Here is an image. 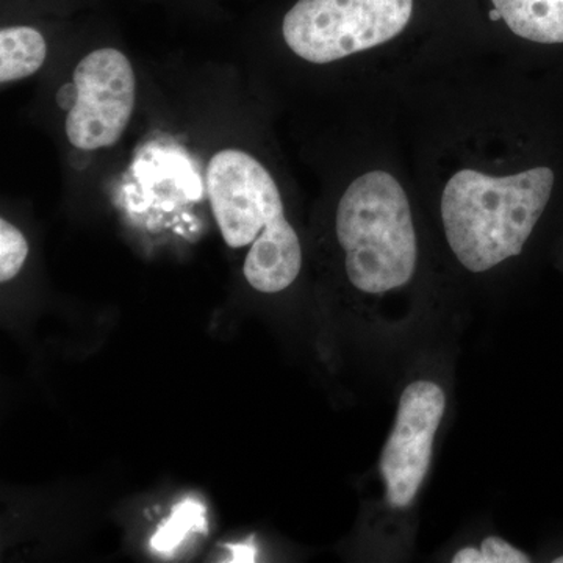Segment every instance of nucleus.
I'll use <instances>...</instances> for the list:
<instances>
[{
  "instance_id": "nucleus-1",
  "label": "nucleus",
  "mask_w": 563,
  "mask_h": 563,
  "mask_svg": "<svg viewBox=\"0 0 563 563\" xmlns=\"http://www.w3.org/2000/svg\"><path fill=\"white\" fill-rule=\"evenodd\" d=\"M206 179L225 244L251 246L243 266L251 287L268 295L287 290L301 273L302 247L272 174L247 152L224 150L211 157Z\"/></svg>"
},
{
  "instance_id": "nucleus-2",
  "label": "nucleus",
  "mask_w": 563,
  "mask_h": 563,
  "mask_svg": "<svg viewBox=\"0 0 563 563\" xmlns=\"http://www.w3.org/2000/svg\"><path fill=\"white\" fill-rule=\"evenodd\" d=\"M555 173L536 166L493 177L461 169L444 187L446 242L463 268L485 273L518 257L553 198Z\"/></svg>"
},
{
  "instance_id": "nucleus-3",
  "label": "nucleus",
  "mask_w": 563,
  "mask_h": 563,
  "mask_svg": "<svg viewBox=\"0 0 563 563\" xmlns=\"http://www.w3.org/2000/svg\"><path fill=\"white\" fill-rule=\"evenodd\" d=\"M336 240L347 279L365 295L406 287L418 265V239L409 198L385 172L357 177L340 199Z\"/></svg>"
},
{
  "instance_id": "nucleus-4",
  "label": "nucleus",
  "mask_w": 563,
  "mask_h": 563,
  "mask_svg": "<svg viewBox=\"0 0 563 563\" xmlns=\"http://www.w3.org/2000/svg\"><path fill=\"white\" fill-rule=\"evenodd\" d=\"M412 13L413 0H298L282 35L302 60L328 65L401 35Z\"/></svg>"
},
{
  "instance_id": "nucleus-5",
  "label": "nucleus",
  "mask_w": 563,
  "mask_h": 563,
  "mask_svg": "<svg viewBox=\"0 0 563 563\" xmlns=\"http://www.w3.org/2000/svg\"><path fill=\"white\" fill-rule=\"evenodd\" d=\"M446 412V393L433 380H415L399 398L395 426L380 454L385 499L391 509L412 506L431 470L433 442Z\"/></svg>"
},
{
  "instance_id": "nucleus-6",
  "label": "nucleus",
  "mask_w": 563,
  "mask_h": 563,
  "mask_svg": "<svg viewBox=\"0 0 563 563\" xmlns=\"http://www.w3.org/2000/svg\"><path fill=\"white\" fill-rule=\"evenodd\" d=\"M79 98L66 117V136L74 147L96 151L114 146L135 109L132 63L117 49L91 52L73 74Z\"/></svg>"
},
{
  "instance_id": "nucleus-7",
  "label": "nucleus",
  "mask_w": 563,
  "mask_h": 563,
  "mask_svg": "<svg viewBox=\"0 0 563 563\" xmlns=\"http://www.w3.org/2000/svg\"><path fill=\"white\" fill-rule=\"evenodd\" d=\"M496 16L520 38L563 44V0H492Z\"/></svg>"
},
{
  "instance_id": "nucleus-8",
  "label": "nucleus",
  "mask_w": 563,
  "mask_h": 563,
  "mask_svg": "<svg viewBox=\"0 0 563 563\" xmlns=\"http://www.w3.org/2000/svg\"><path fill=\"white\" fill-rule=\"evenodd\" d=\"M47 44L36 29L18 25L0 32V81L27 79L44 65Z\"/></svg>"
},
{
  "instance_id": "nucleus-9",
  "label": "nucleus",
  "mask_w": 563,
  "mask_h": 563,
  "mask_svg": "<svg viewBox=\"0 0 563 563\" xmlns=\"http://www.w3.org/2000/svg\"><path fill=\"white\" fill-rule=\"evenodd\" d=\"M206 507L196 499H185L174 507L172 517L158 528L151 544L161 553H172L191 531H206Z\"/></svg>"
},
{
  "instance_id": "nucleus-10",
  "label": "nucleus",
  "mask_w": 563,
  "mask_h": 563,
  "mask_svg": "<svg viewBox=\"0 0 563 563\" xmlns=\"http://www.w3.org/2000/svg\"><path fill=\"white\" fill-rule=\"evenodd\" d=\"M532 559L501 537L490 536L479 547H465L453 555V563H529Z\"/></svg>"
},
{
  "instance_id": "nucleus-11",
  "label": "nucleus",
  "mask_w": 563,
  "mask_h": 563,
  "mask_svg": "<svg viewBox=\"0 0 563 563\" xmlns=\"http://www.w3.org/2000/svg\"><path fill=\"white\" fill-rule=\"evenodd\" d=\"M29 243L20 229L11 222L0 220V282L5 284L20 274L27 261Z\"/></svg>"
},
{
  "instance_id": "nucleus-12",
  "label": "nucleus",
  "mask_w": 563,
  "mask_h": 563,
  "mask_svg": "<svg viewBox=\"0 0 563 563\" xmlns=\"http://www.w3.org/2000/svg\"><path fill=\"white\" fill-rule=\"evenodd\" d=\"M77 98H79V91H77L76 84L63 85L60 90L57 91V106L62 110L70 111L76 106Z\"/></svg>"
},
{
  "instance_id": "nucleus-13",
  "label": "nucleus",
  "mask_w": 563,
  "mask_h": 563,
  "mask_svg": "<svg viewBox=\"0 0 563 563\" xmlns=\"http://www.w3.org/2000/svg\"><path fill=\"white\" fill-rule=\"evenodd\" d=\"M231 550V562H255L257 550L252 543L228 544Z\"/></svg>"
},
{
  "instance_id": "nucleus-14",
  "label": "nucleus",
  "mask_w": 563,
  "mask_h": 563,
  "mask_svg": "<svg viewBox=\"0 0 563 563\" xmlns=\"http://www.w3.org/2000/svg\"><path fill=\"white\" fill-rule=\"evenodd\" d=\"M554 563H563V555H559V558H555Z\"/></svg>"
}]
</instances>
